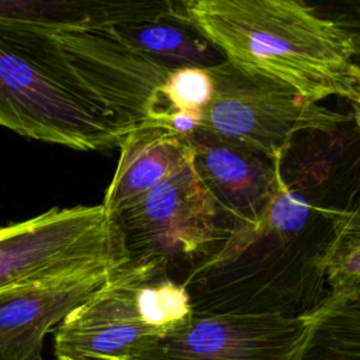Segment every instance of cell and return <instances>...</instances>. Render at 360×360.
Returning a JSON list of instances; mask_svg holds the SVG:
<instances>
[{
  "mask_svg": "<svg viewBox=\"0 0 360 360\" xmlns=\"http://www.w3.org/2000/svg\"><path fill=\"white\" fill-rule=\"evenodd\" d=\"M335 218L288 190L256 225L233 232L181 283L193 314L305 318L329 295L326 257Z\"/></svg>",
  "mask_w": 360,
  "mask_h": 360,
  "instance_id": "cell-1",
  "label": "cell"
},
{
  "mask_svg": "<svg viewBox=\"0 0 360 360\" xmlns=\"http://www.w3.org/2000/svg\"><path fill=\"white\" fill-rule=\"evenodd\" d=\"M194 28L225 60L280 80L309 101L360 98L347 37L298 0H186Z\"/></svg>",
  "mask_w": 360,
  "mask_h": 360,
  "instance_id": "cell-2",
  "label": "cell"
},
{
  "mask_svg": "<svg viewBox=\"0 0 360 360\" xmlns=\"http://www.w3.org/2000/svg\"><path fill=\"white\" fill-rule=\"evenodd\" d=\"M0 127L77 150L118 148L128 132L79 76L55 34L3 22Z\"/></svg>",
  "mask_w": 360,
  "mask_h": 360,
  "instance_id": "cell-3",
  "label": "cell"
},
{
  "mask_svg": "<svg viewBox=\"0 0 360 360\" xmlns=\"http://www.w3.org/2000/svg\"><path fill=\"white\" fill-rule=\"evenodd\" d=\"M117 217L128 264L180 284L233 233L193 160Z\"/></svg>",
  "mask_w": 360,
  "mask_h": 360,
  "instance_id": "cell-4",
  "label": "cell"
},
{
  "mask_svg": "<svg viewBox=\"0 0 360 360\" xmlns=\"http://www.w3.org/2000/svg\"><path fill=\"white\" fill-rule=\"evenodd\" d=\"M208 70L214 93L197 131L271 160H278L300 132L335 128L350 117L307 100L280 80L245 70L228 60Z\"/></svg>",
  "mask_w": 360,
  "mask_h": 360,
  "instance_id": "cell-5",
  "label": "cell"
},
{
  "mask_svg": "<svg viewBox=\"0 0 360 360\" xmlns=\"http://www.w3.org/2000/svg\"><path fill=\"white\" fill-rule=\"evenodd\" d=\"M127 263L118 217L101 204L51 208L0 226V291L83 267Z\"/></svg>",
  "mask_w": 360,
  "mask_h": 360,
  "instance_id": "cell-6",
  "label": "cell"
},
{
  "mask_svg": "<svg viewBox=\"0 0 360 360\" xmlns=\"http://www.w3.org/2000/svg\"><path fill=\"white\" fill-rule=\"evenodd\" d=\"M149 276L158 274L128 263L117 270L53 330L55 357L132 360L162 338L143 321L136 298L138 285Z\"/></svg>",
  "mask_w": 360,
  "mask_h": 360,
  "instance_id": "cell-7",
  "label": "cell"
},
{
  "mask_svg": "<svg viewBox=\"0 0 360 360\" xmlns=\"http://www.w3.org/2000/svg\"><path fill=\"white\" fill-rule=\"evenodd\" d=\"M305 326L304 318L193 314L132 360H292Z\"/></svg>",
  "mask_w": 360,
  "mask_h": 360,
  "instance_id": "cell-8",
  "label": "cell"
},
{
  "mask_svg": "<svg viewBox=\"0 0 360 360\" xmlns=\"http://www.w3.org/2000/svg\"><path fill=\"white\" fill-rule=\"evenodd\" d=\"M55 37L79 76L115 111L128 132L146 121H159L167 68L131 49L110 31H72Z\"/></svg>",
  "mask_w": 360,
  "mask_h": 360,
  "instance_id": "cell-9",
  "label": "cell"
},
{
  "mask_svg": "<svg viewBox=\"0 0 360 360\" xmlns=\"http://www.w3.org/2000/svg\"><path fill=\"white\" fill-rule=\"evenodd\" d=\"M283 184L333 218L360 212V131L349 120L300 132L277 160Z\"/></svg>",
  "mask_w": 360,
  "mask_h": 360,
  "instance_id": "cell-10",
  "label": "cell"
},
{
  "mask_svg": "<svg viewBox=\"0 0 360 360\" xmlns=\"http://www.w3.org/2000/svg\"><path fill=\"white\" fill-rule=\"evenodd\" d=\"M122 266L83 267L0 291V360H44L46 335Z\"/></svg>",
  "mask_w": 360,
  "mask_h": 360,
  "instance_id": "cell-11",
  "label": "cell"
},
{
  "mask_svg": "<svg viewBox=\"0 0 360 360\" xmlns=\"http://www.w3.org/2000/svg\"><path fill=\"white\" fill-rule=\"evenodd\" d=\"M188 141L193 166L232 232L256 225L278 188L277 160L202 131Z\"/></svg>",
  "mask_w": 360,
  "mask_h": 360,
  "instance_id": "cell-12",
  "label": "cell"
},
{
  "mask_svg": "<svg viewBox=\"0 0 360 360\" xmlns=\"http://www.w3.org/2000/svg\"><path fill=\"white\" fill-rule=\"evenodd\" d=\"M159 18L190 20L186 3L173 0H0V22L49 34L107 31Z\"/></svg>",
  "mask_w": 360,
  "mask_h": 360,
  "instance_id": "cell-13",
  "label": "cell"
},
{
  "mask_svg": "<svg viewBox=\"0 0 360 360\" xmlns=\"http://www.w3.org/2000/svg\"><path fill=\"white\" fill-rule=\"evenodd\" d=\"M118 149L117 169L101 202L112 215L193 160L188 138L165 121H146L132 128L122 136Z\"/></svg>",
  "mask_w": 360,
  "mask_h": 360,
  "instance_id": "cell-14",
  "label": "cell"
},
{
  "mask_svg": "<svg viewBox=\"0 0 360 360\" xmlns=\"http://www.w3.org/2000/svg\"><path fill=\"white\" fill-rule=\"evenodd\" d=\"M107 31L131 49L169 70L181 68L210 69L225 60L221 52L194 28L190 20L159 18Z\"/></svg>",
  "mask_w": 360,
  "mask_h": 360,
  "instance_id": "cell-15",
  "label": "cell"
},
{
  "mask_svg": "<svg viewBox=\"0 0 360 360\" xmlns=\"http://www.w3.org/2000/svg\"><path fill=\"white\" fill-rule=\"evenodd\" d=\"M304 319L292 360H360V287L329 294Z\"/></svg>",
  "mask_w": 360,
  "mask_h": 360,
  "instance_id": "cell-16",
  "label": "cell"
},
{
  "mask_svg": "<svg viewBox=\"0 0 360 360\" xmlns=\"http://www.w3.org/2000/svg\"><path fill=\"white\" fill-rule=\"evenodd\" d=\"M136 298L143 321L162 336L184 326L193 316L186 287L167 277L143 278Z\"/></svg>",
  "mask_w": 360,
  "mask_h": 360,
  "instance_id": "cell-17",
  "label": "cell"
},
{
  "mask_svg": "<svg viewBox=\"0 0 360 360\" xmlns=\"http://www.w3.org/2000/svg\"><path fill=\"white\" fill-rule=\"evenodd\" d=\"M325 273L329 294L360 287V212L335 218Z\"/></svg>",
  "mask_w": 360,
  "mask_h": 360,
  "instance_id": "cell-18",
  "label": "cell"
},
{
  "mask_svg": "<svg viewBox=\"0 0 360 360\" xmlns=\"http://www.w3.org/2000/svg\"><path fill=\"white\" fill-rule=\"evenodd\" d=\"M214 84L208 69L181 68L169 72L160 89L159 121L173 114H187L202 120V112L210 104Z\"/></svg>",
  "mask_w": 360,
  "mask_h": 360,
  "instance_id": "cell-19",
  "label": "cell"
},
{
  "mask_svg": "<svg viewBox=\"0 0 360 360\" xmlns=\"http://www.w3.org/2000/svg\"><path fill=\"white\" fill-rule=\"evenodd\" d=\"M314 8L325 18L333 21L347 37L353 63L360 69V0L314 6Z\"/></svg>",
  "mask_w": 360,
  "mask_h": 360,
  "instance_id": "cell-20",
  "label": "cell"
},
{
  "mask_svg": "<svg viewBox=\"0 0 360 360\" xmlns=\"http://www.w3.org/2000/svg\"><path fill=\"white\" fill-rule=\"evenodd\" d=\"M352 107H353V111H352L353 120L356 122H360V98L356 103H352Z\"/></svg>",
  "mask_w": 360,
  "mask_h": 360,
  "instance_id": "cell-21",
  "label": "cell"
},
{
  "mask_svg": "<svg viewBox=\"0 0 360 360\" xmlns=\"http://www.w3.org/2000/svg\"><path fill=\"white\" fill-rule=\"evenodd\" d=\"M69 360H91V359H69Z\"/></svg>",
  "mask_w": 360,
  "mask_h": 360,
  "instance_id": "cell-22",
  "label": "cell"
},
{
  "mask_svg": "<svg viewBox=\"0 0 360 360\" xmlns=\"http://www.w3.org/2000/svg\"><path fill=\"white\" fill-rule=\"evenodd\" d=\"M356 122V121H354ZM356 125H357V128H359V131H360V122H356Z\"/></svg>",
  "mask_w": 360,
  "mask_h": 360,
  "instance_id": "cell-23",
  "label": "cell"
}]
</instances>
